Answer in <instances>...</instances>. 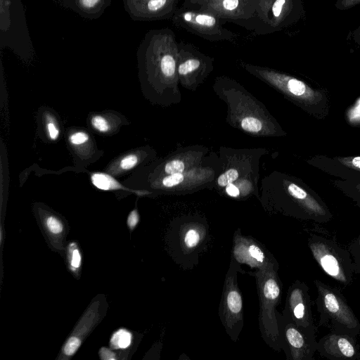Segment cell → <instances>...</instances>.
Returning a JSON list of instances; mask_svg holds the SVG:
<instances>
[{"label":"cell","instance_id":"cell-28","mask_svg":"<svg viewBox=\"0 0 360 360\" xmlns=\"http://www.w3.org/2000/svg\"><path fill=\"white\" fill-rule=\"evenodd\" d=\"M138 162L137 156L133 154L128 155L122 159L120 166L122 169L128 170L136 165Z\"/></svg>","mask_w":360,"mask_h":360},{"label":"cell","instance_id":"cell-16","mask_svg":"<svg viewBox=\"0 0 360 360\" xmlns=\"http://www.w3.org/2000/svg\"><path fill=\"white\" fill-rule=\"evenodd\" d=\"M41 222L52 245L56 248L63 249V239L65 234L63 221L55 215L49 214L44 217Z\"/></svg>","mask_w":360,"mask_h":360},{"label":"cell","instance_id":"cell-31","mask_svg":"<svg viewBox=\"0 0 360 360\" xmlns=\"http://www.w3.org/2000/svg\"><path fill=\"white\" fill-rule=\"evenodd\" d=\"M139 220V214L136 210L131 211L127 218V226L130 230H133L137 225Z\"/></svg>","mask_w":360,"mask_h":360},{"label":"cell","instance_id":"cell-24","mask_svg":"<svg viewBox=\"0 0 360 360\" xmlns=\"http://www.w3.org/2000/svg\"><path fill=\"white\" fill-rule=\"evenodd\" d=\"M184 163L179 160H174L165 165V171L168 174L182 173L184 171Z\"/></svg>","mask_w":360,"mask_h":360},{"label":"cell","instance_id":"cell-23","mask_svg":"<svg viewBox=\"0 0 360 360\" xmlns=\"http://www.w3.org/2000/svg\"><path fill=\"white\" fill-rule=\"evenodd\" d=\"M238 177V172L235 169H229L219 176L217 183L220 186H225L236 181Z\"/></svg>","mask_w":360,"mask_h":360},{"label":"cell","instance_id":"cell-27","mask_svg":"<svg viewBox=\"0 0 360 360\" xmlns=\"http://www.w3.org/2000/svg\"><path fill=\"white\" fill-rule=\"evenodd\" d=\"M91 124L101 132H105L109 129L107 120L100 115H96L91 118Z\"/></svg>","mask_w":360,"mask_h":360},{"label":"cell","instance_id":"cell-5","mask_svg":"<svg viewBox=\"0 0 360 360\" xmlns=\"http://www.w3.org/2000/svg\"><path fill=\"white\" fill-rule=\"evenodd\" d=\"M171 20L176 27L210 41L234 42L238 38V34L224 27L221 19L206 10L180 6Z\"/></svg>","mask_w":360,"mask_h":360},{"label":"cell","instance_id":"cell-36","mask_svg":"<svg viewBox=\"0 0 360 360\" xmlns=\"http://www.w3.org/2000/svg\"><path fill=\"white\" fill-rule=\"evenodd\" d=\"M352 163L354 167L360 169V156L353 158Z\"/></svg>","mask_w":360,"mask_h":360},{"label":"cell","instance_id":"cell-8","mask_svg":"<svg viewBox=\"0 0 360 360\" xmlns=\"http://www.w3.org/2000/svg\"><path fill=\"white\" fill-rule=\"evenodd\" d=\"M231 259L246 264L256 270L279 269L274 255L259 241L251 236H243L238 229L233 238Z\"/></svg>","mask_w":360,"mask_h":360},{"label":"cell","instance_id":"cell-9","mask_svg":"<svg viewBox=\"0 0 360 360\" xmlns=\"http://www.w3.org/2000/svg\"><path fill=\"white\" fill-rule=\"evenodd\" d=\"M282 313L299 326H316L314 323L309 289L304 282L296 280L288 287Z\"/></svg>","mask_w":360,"mask_h":360},{"label":"cell","instance_id":"cell-18","mask_svg":"<svg viewBox=\"0 0 360 360\" xmlns=\"http://www.w3.org/2000/svg\"><path fill=\"white\" fill-rule=\"evenodd\" d=\"M91 179L93 184L101 190L109 191L122 188L114 178L104 173H94L91 174Z\"/></svg>","mask_w":360,"mask_h":360},{"label":"cell","instance_id":"cell-29","mask_svg":"<svg viewBox=\"0 0 360 360\" xmlns=\"http://www.w3.org/2000/svg\"><path fill=\"white\" fill-rule=\"evenodd\" d=\"M360 4V0H336L335 6L338 10L346 11Z\"/></svg>","mask_w":360,"mask_h":360},{"label":"cell","instance_id":"cell-13","mask_svg":"<svg viewBox=\"0 0 360 360\" xmlns=\"http://www.w3.org/2000/svg\"><path fill=\"white\" fill-rule=\"evenodd\" d=\"M258 0H219L202 7L229 21L245 27L254 17Z\"/></svg>","mask_w":360,"mask_h":360},{"label":"cell","instance_id":"cell-1","mask_svg":"<svg viewBox=\"0 0 360 360\" xmlns=\"http://www.w3.org/2000/svg\"><path fill=\"white\" fill-rule=\"evenodd\" d=\"M276 269L256 270L255 278L259 302V328L261 337L272 349L282 350L276 316V306L281 300L283 285Z\"/></svg>","mask_w":360,"mask_h":360},{"label":"cell","instance_id":"cell-33","mask_svg":"<svg viewBox=\"0 0 360 360\" xmlns=\"http://www.w3.org/2000/svg\"><path fill=\"white\" fill-rule=\"evenodd\" d=\"M47 129L49 134L50 138L52 140H56L59 134V131L56 127V125L53 122H49L47 124Z\"/></svg>","mask_w":360,"mask_h":360},{"label":"cell","instance_id":"cell-26","mask_svg":"<svg viewBox=\"0 0 360 360\" xmlns=\"http://www.w3.org/2000/svg\"><path fill=\"white\" fill-rule=\"evenodd\" d=\"M184 176L181 173H176L165 176L162 180V184L165 187H173L181 183Z\"/></svg>","mask_w":360,"mask_h":360},{"label":"cell","instance_id":"cell-15","mask_svg":"<svg viewBox=\"0 0 360 360\" xmlns=\"http://www.w3.org/2000/svg\"><path fill=\"white\" fill-rule=\"evenodd\" d=\"M112 0H68V6L81 17L94 20L100 18Z\"/></svg>","mask_w":360,"mask_h":360},{"label":"cell","instance_id":"cell-22","mask_svg":"<svg viewBox=\"0 0 360 360\" xmlns=\"http://www.w3.org/2000/svg\"><path fill=\"white\" fill-rule=\"evenodd\" d=\"M241 127L249 132H258L262 129L261 121L253 117H246L241 121Z\"/></svg>","mask_w":360,"mask_h":360},{"label":"cell","instance_id":"cell-3","mask_svg":"<svg viewBox=\"0 0 360 360\" xmlns=\"http://www.w3.org/2000/svg\"><path fill=\"white\" fill-rule=\"evenodd\" d=\"M307 245L314 260L328 276L344 286L352 284L355 266L348 249L335 239L314 233L308 237Z\"/></svg>","mask_w":360,"mask_h":360},{"label":"cell","instance_id":"cell-7","mask_svg":"<svg viewBox=\"0 0 360 360\" xmlns=\"http://www.w3.org/2000/svg\"><path fill=\"white\" fill-rule=\"evenodd\" d=\"M278 330L288 360H311L317 352L316 333L317 326L303 328L289 317L277 311Z\"/></svg>","mask_w":360,"mask_h":360},{"label":"cell","instance_id":"cell-17","mask_svg":"<svg viewBox=\"0 0 360 360\" xmlns=\"http://www.w3.org/2000/svg\"><path fill=\"white\" fill-rule=\"evenodd\" d=\"M205 236L204 227H200V225H188L181 232V245L186 251L193 250L200 245Z\"/></svg>","mask_w":360,"mask_h":360},{"label":"cell","instance_id":"cell-6","mask_svg":"<svg viewBox=\"0 0 360 360\" xmlns=\"http://www.w3.org/2000/svg\"><path fill=\"white\" fill-rule=\"evenodd\" d=\"M245 274L239 264L231 259L225 276L219 315L226 334L236 342L244 326L243 301L238 285V273Z\"/></svg>","mask_w":360,"mask_h":360},{"label":"cell","instance_id":"cell-21","mask_svg":"<svg viewBox=\"0 0 360 360\" xmlns=\"http://www.w3.org/2000/svg\"><path fill=\"white\" fill-rule=\"evenodd\" d=\"M347 249L355 266V274L360 275V234L349 243Z\"/></svg>","mask_w":360,"mask_h":360},{"label":"cell","instance_id":"cell-32","mask_svg":"<svg viewBox=\"0 0 360 360\" xmlns=\"http://www.w3.org/2000/svg\"><path fill=\"white\" fill-rule=\"evenodd\" d=\"M99 356L101 359L105 360H113L117 359L115 354L110 349L105 347L101 348L99 351Z\"/></svg>","mask_w":360,"mask_h":360},{"label":"cell","instance_id":"cell-25","mask_svg":"<svg viewBox=\"0 0 360 360\" xmlns=\"http://www.w3.org/2000/svg\"><path fill=\"white\" fill-rule=\"evenodd\" d=\"M218 1L219 0H184L181 6L184 8L200 9L205 6Z\"/></svg>","mask_w":360,"mask_h":360},{"label":"cell","instance_id":"cell-19","mask_svg":"<svg viewBox=\"0 0 360 360\" xmlns=\"http://www.w3.org/2000/svg\"><path fill=\"white\" fill-rule=\"evenodd\" d=\"M131 333L126 329L121 328L112 334L110 345L113 349H126L131 345Z\"/></svg>","mask_w":360,"mask_h":360},{"label":"cell","instance_id":"cell-10","mask_svg":"<svg viewBox=\"0 0 360 360\" xmlns=\"http://www.w3.org/2000/svg\"><path fill=\"white\" fill-rule=\"evenodd\" d=\"M104 299H95L80 318L63 345L58 359H68L78 350L84 339L102 319Z\"/></svg>","mask_w":360,"mask_h":360},{"label":"cell","instance_id":"cell-11","mask_svg":"<svg viewBox=\"0 0 360 360\" xmlns=\"http://www.w3.org/2000/svg\"><path fill=\"white\" fill-rule=\"evenodd\" d=\"M181 0H122L129 18L134 21L171 20Z\"/></svg>","mask_w":360,"mask_h":360},{"label":"cell","instance_id":"cell-2","mask_svg":"<svg viewBox=\"0 0 360 360\" xmlns=\"http://www.w3.org/2000/svg\"><path fill=\"white\" fill-rule=\"evenodd\" d=\"M314 283L317 291L318 327L356 338L360 333V321L342 292L319 279Z\"/></svg>","mask_w":360,"mask_h":360},{"label":"cell","instance_id":"cell-4","mask_svg":"<svg viewBox=\"0 0 360 360\" xmlns=\"http://www.w3.org/2000/svg\"><path fill=\"white\" fill-rule=\"evenodd\" d=\"M304 14L303 0H258L255 14L245 28L258 35L273 34L296 24Z\"/></svg>","mask_w":360,"mask_h":360},{"label":"cell","instance_id":"cell-20","mask_svg":"<svg viewBox=\"0 0 360 360\" xmlns=\"http://www.w3.org/2000/svg\"><path fill=\"white\" fill-rule=\"evenodd\" d=\"M67 258L70 269L72 271H77L82 264V256L79 249L75 243H70L67 250Z\"/></svg>","mask_w":360,"mask_h":360},{"label":"cell","instance_id":"cell-12","mask_svg":"<svg viewBox=\"0 0 360 360\" xmlns=\"http://www.w3.org/2000/svg\"><path fill=\"white\" fill-rule=\"evenodd\" d=\"M317 352L330 360H360L356 338L330 331L317 342Z\"/></svg>","mask_w":360,"mask_h":360},{"label":"cell","instance_id":"cell-35","mask_svg":"<svg viewBox=\"0 0 360 360\" xmlns=\"http://www.w3.org/2000/svg\"><path fill=\"white\" fill-rule=\"evenodd\" d=\"M352 38L354 43L360 46V24L352 32Z\"/></svg>","mask_w":360,"mask_h":360},{"label":"cell","instance_id":"cell-14","mask_svg":"<svg viewBox=\"0 0 360 360\" xmlns=\"http://www.w3.org/2000/svg\"><path fill=\"white\" fill-rule=\"evenodd\" d=\"M259 74L265 78H268L275 83L285 85V88L292 95L298 97L306 98L308 100H314V91L308 87L303 82L285 75L275 72L273 70L257 69Z\"/></svg>","mask_w":360,"mask_h":360},{"label":"cell","instance_id":"cell-30","mask_svg":"<svg viewBox=\"0 0 360 360\" xmlns=\"http://www.w3.org/2000/svg\"><path fill=\"white\" fill-rule=\"evenodd\" d=\"M69 139L72 144L81 145L88 141L89 136L85 132L77 131L72 134Z\"/></svg>","mask_w":360,"mask_h":360},{"label":"cell","instance_id":"cell-37","mask_svg":"<svg viewBox=\"0 0 360 360\" xmlns=\"http://www.w3.org/2000/svg\"></svg>","mask_w":360,"mask_h":360},{"label":"cell","instance_id":"cell-34","mask_svg":"<svg viewBox=\"0 0 360 360\" xmlns=\"http://www.w3.org/2000/svg\"><path fill=\"white\" fill-rule=\"evenodd\" d=\"M226 193L232 197H237L239 195L238 188L232 184H229L227 185L226 188Z\"/></svg>","mask_w":360,"mask_h":360}]
</instances>
